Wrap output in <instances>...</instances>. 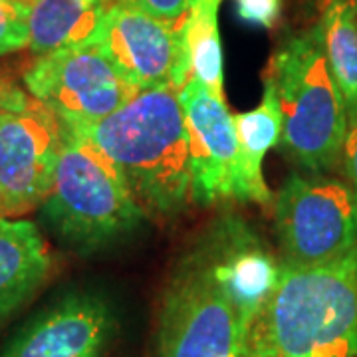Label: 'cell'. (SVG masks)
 I'll list each match as a JSON object with an SVG mask.
<instances>
[{"label":"cell","instance_id":"cell-1","mask_svg":"<svg viewBox=\"0 0 357 357\" xmlns=\"http://www.w3.org/2000/svg\"><path fill=\"white\" fill-rule=\"evenodd\" d=\"M178 88L143 89L102 121L72 128L123 178L145 215L173 217L192 201L191 157Z\"/></svg>","mask_w":357,"mask_h":357},{"label":"cell","instance_id":"cell-2","mask_svg":"<svg viewBox=\"0 0 357 357\" xmlns=\"http://www.w3.org/2000/svg\"><path fill=\"white\" fill-rule=\"evenodd\" d=\"M250 345L255 357H357V244L328 264H282Z\"/></svg>","mask_w":357,"mask_h":357},{"label":"cell","instance_id":"cell-3","mask_svg":"<svg viewBox=\"0 0 357 357\" xmlns=\"http://www.w3.org/2000/svg\"><path fill=\"white\" fill-rule=\"evenodd\" d=\"M282 114L278 149L307 173H328L342 163L347 107L335 84L319 26L282 40L264 72Z\"/></svg>","mask_w":357,"mask_h":357},{"label":"cell","instance_id":"cell-4","mask_svg":"<svg viewBox=\"0 0 357 357\" xmlns=\"http://www.w3.org/2000/svg\"><path fill=\"white\" fill-rule=\"evenodd\" d=\"M42 206L52 229L79 252L109 246L145 217L115 167L68 126L54 183Z\"/></svg>","mask_w":357,"mask_h":357},{"label":"cell","instance_id":"cell-5","mask_svg":"<svg viewBox=\"0 0 357 357\" xmlns=\"http://www.w3.org/2000/svg\"><path fill=\"white\" fill-rule=\"evenodd\" d=\"M178 98L189 141L192 201L199 204L218 201L272 204L274 199L262 171L250 165L225 100L217 98L197 77L187 79Z\"/></svg>","mask_w":357,"mask_h":357},{"label":"cell","instance_id":"cell-6","mask_svg":"<svg viewBox=\"0 0 357 357\" xmlns=\"http://www.w3.org/2000/svg\"><path fill=\"white\" fill-rule=\"evenodd\" d=\"M272 204L286 266L328 264L357 244V197L349 183L292 173Z\"/></svg>","mask_w":357,"mask_h":357},{"label":"cell","instance_id":"cell-7","mask_svg":"<svg viewBox=\"0 0 357 357\" xmlns=\"http://www.w3.org/2000/svg\"><path fill=\"white\" fill-rule=\"evenodd\" d=\"M64 131V121L24 89L0 107V218H18L44 204Z\"/></svg>","mask_w":357,"mask_h":357},{"label":"cell","instance_id":"cell-8","mask_svg":"<svg viewBox=\"0 0 357 357\" xmlns=\"http://www.w3.org/2000/svg\"><path fill=\"white\" fill-rule=\"evenodd\" d=\"M161 357H255L250 332L191 256L167 290L159 319Z\"/></svg>","mask_w":357,"mask_h":357},{"label":"cell","instance_id":"cell-9","mask_svg":"<svg viewBox=\"0 0 357 357\" xmlns=\"http://www.w3.org/2000/svg\"><path fill=\"white\" fill-rule=\"evenodd\" d=\"M24 86L72 128L102 121L139 93L96 44L38 56Z\"/></svg>","mask_w":357,"mask_h":357},{"label":"cell","instance_id":"cell-10","mask_svg":"<svg viewBox=\"0 0 357 357\" xmlns=\"http://www.w3.org/2000/svg\"><path fill=\"white\" fill-rule=\"evenodd\" d=\"M133 88H183L189 60L183 30L145 13L135 0H115L96 44Z\"/></svg>","mask_w":357,"mask_h":357},{"label":"cell","instance_id":"cell-11","mask_svg":"<svg viewBox=\"0 0 357 357\" xmlns=\"http://www.w3.org/2000/svg\"><path fill=\"white\" fill-rule=\"evenodd\" d=\"M191 258L229 298L250 332L278 284L282 262L241 218L218 220Z\"/></svg>","mask_w":357,"mask_h":357},{"label":"cell","instance_id":"cell-12","mask_svg":"<svg viewBox=\"0 0 357 357\" xmlns=\"http://www.w3.org/2000/svg\"><path fill=\"white\" fill-rule=\"evenodd\" d=\"M114 328L105 300L72 294L26 324L0 357H100Z\"/></svg>","mask_w":357,"mask_h":357},{"label":"cell","instance_id":"cell-13","mask_svg":"<svg viewBox=\"0 0 357 357\" xmlns=\"http://www.w3.org/2000/svg\"><path fill=\"white\" fill-rule=\"evenodd\" d=\"M50 270V248L38 227L26 218H0V319L38 292Z\"/></svg>","mask_w":357,"mask_h":357},{"label":"cell","instance_id":"cell-14","mask_svg":"<svg viewBox=\"0 0 357 357\" xmlns=\"http://www.w3.org/2000/svg\"><path fill=\"white\" fill-rule=\"evenodd\" d=\"M105 0H32L28 14V48L46 56L100 42L107 14Z\"/></svg>","mask_w":357,"mask_h":357},{"label":"cell","instance_id":"cell-15","mask_svg":"<svg viewBox=\"0 0 357 357\" xmlns=\"http://www.w3.org/2000/svg\"><path fill=\"white\" fill-rule=\"evenodd\" d=\"M319 32L347 115L357 112V0H324Z\"/></svg>","mask_w":357,"mask_h":357},{"label":"cell","instance_id":"cell-16","mask_svg":"<svg viewBox=\"0 0 357 357\" xmlns=\"http://www.w3.org/2000/svg\"><path fill=\"white\" fill-rule=\"evenodd\" d=\"M218 4L220 0H197L183 26V40L189 77H197L217 98L225 100V56L218 32Z\"/></svg>","mask_w":357,"mask_h":357},{"label":"cell","instance_id":"cell-17","mask_svg":"<svg viewBox=\"0 0 357 357\" xmlns=\"http://www.w3.org/2000/svg\"><path fill=\"white\" fill-rule=\"evenodd\" d=\"M232 121L250 165L262 171L264 155L272 147H278L282 137L280 105L272 84L264 79V96L260 105L250 112L232 115Z\"/></svg>","mask_w":357,"mask_h":357},{"label":"cell","instance_id":"cell-18","mask_svg":"<svg viewBox=\"0 0 357 357\" xmlns=\"http://www.w3.org/2000/svg\"><path fill=\"white\" fill-rule=\"evenodd\" d=\"M28 2L0 0V56L28 46Z\"/></svg>","mask_w":357,"mask_h":357},{"label":"cell","instance_id":"cell-19","mask_svg":"<svg viewBox=\"0 0 357 357\" xmlns=\"http://www.w3.org/2000/svg\"><path fill=\"white\" fill-rule=\"evenodd\" d=\"M145 13H149L161 22L183 30L195 0H135Z\"/></svg>","mask_w":357,"mask_h":357},{"label":"cell","instance_id":"cell-20","mask_svg":"<svg viewBox=\"0 0 357 357\" xmlns=\"http://www.w3.org/2000/svg\"><path fill=\"white\" fill-rule=\"evenodd\" d=\"M282 0H236V10L243 22L272 28L280 16Z\"/></svg>","mask_w":357,"mask_h":357},{"label":"cell","instance_id":"cell-21","mask_svg":"<svg viewBox=\"0 0 357 357\" xmlns=\"http://www.w3.org/2000/svg\"><path fill=\"white\" fill-rule=\"evenodd\" d=\"M342 165L349 187L357 197V112L347 115V133H345Z\"/></svg>","mask_w":357,"mask_h":357},{"label":"cell","instance_id":"cell-22","mask_svg":"<svg viewBox=\"0 0 357 357\" xmlns=\"http://www.w3.org/2000/svg\"><path fill=\"white\" fill-rule=\"evenodd\" d=\"M20 88H16L14 84L10 82H6L4 77H0V107L4 105V103H8L13 100L14 96H16V91Z\"/></svg>","mask_w":357,"mask_h":357},{"label":"cell","instance_id":"cell-23","mask_svg":"<svg viewBox=\"0 0 357 357\" xmlns=\"http://www.w3.org/2000/svg\"><path fill=\"white\" fill-rule=\"evenodd\" d=\"M22 2H28V4H30V2H32V0H22Z\"/></svg>","mask_w":357,"mask_h":357},{"label":"cell","instance_id":"cell-24","mask_svg":"<svg viewBox=\"0 0 357 357\" xmlns=\"http://www.w3.org/2000/svg\"><path fill=\"white\" fill-rule=\"evenodd\" d=\"M195 2H197V0H195ZM192 6H195V4H192Z\"/></svg>","mask_w":357,"mask_h":357},{"label":"cell","instance_id":"cell-25","mask_svg":"<svg viewBox=\"0 0 357 357\" xmlns=\"http://www.w3.org/2000/svg\"><path fill=\"white\" fill-rule=\"evenodd\" d=\"M321 2H324V0H321Z\"/></svg>","mask_w":357,"mask_h":357}]
</instances>
